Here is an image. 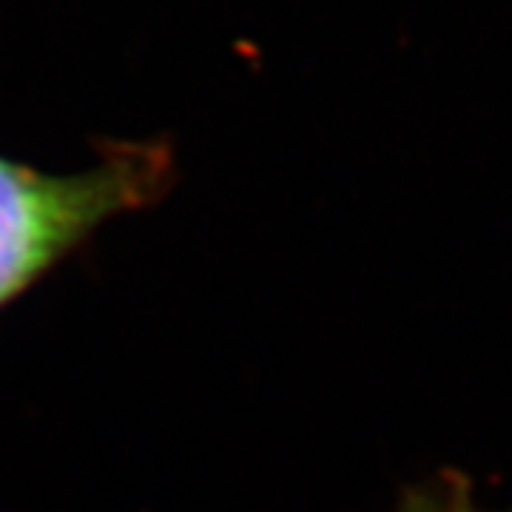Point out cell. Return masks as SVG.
Instances as JSON below:
<instances>
[{
	"mask_svg": "<svg viewBox=\"0 0 512 512\" xmlns=\"http://www.w3.org/2000/svg\"><path fill=\"white\" fill-rule=\"evenodd\" d=\"M177 180L174 146L106 140L97 160L55 174L0 154V311L86 248L109 222L146 211Z\"/></svg>",
	"mask_w": 512,
	"mask_h": 512,
	"instance_id": "6da1fadb",
	"label": "cell"
},
{
	"mask_svg": "<svg viewBox=\"0 0 512 512\" xmlns=\"http://www.w3.org/2000/svg\"><path fill=\"white\" fill-rule=\"evenodd\" d=\"M402 512H478L461 481H439L407 498Z\"/></svg>",
	"mask_w": 512,
	"mask_h": 512,
	"instance_id": "7a4b0ae2",
	"label": "cell"
}]
</instances>
